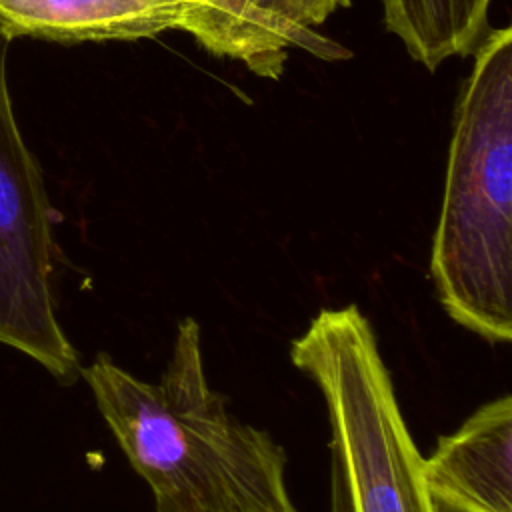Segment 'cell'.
I'll return each mask as SVG.
<instances>
[{
    "instance_id": "1",
    "label": "cell",
    "mask_w": 512,
    "mask_h": 512,
    "mask_svg": "<svg viewBox=\"0 0 512 512\" xmlns=\"http://www.w3.org/2000/svg\"><path fill=\"white\" fill-rule=\"evenodd\" d=\"M80 376L156 512H300L286 484L288 456L266 432L230 416L204 370L200 326L184 316L156 384L108 354Z\"/></svg>"
},
{
    "instance_id": "2",
    "label": "cell",
    "mask_w": 512,
    "mask_h": 512,
    "mask_svg": "<svg viewBox=\"0 0 512 512\" xmlns=\"http://www.w3.org/2000/svg\"><path fill=\"white\" fill-rule=\"evenodd\" d=\"M430 274L444 312L490 344L512 340V30L474 50L450 140Z\"/></svg>"
},
{
    "instance_id": "3",
    "label": "cell",
    "mask_w": 512,
    "mask_h": 512,
    "mask_svg": "<svg viewBox=\"0 0 512 512\" xmlns=\"http://www.w3.org/2000/svg\"><path fill=\"white\" fill-rule=\"evenodd\" d=\"M290 360L324 398L330 512H440L364 312L322 308L292 340Z\"/></svg>"
},
{
    "instance_id": "4",
    "label": "cell",
    "mask_w": 512,
    "mask_h": 512,
    "mask_svg": "<svg viewBox=\"0 0 512 512\" xmlns=\"http://www.w3.org/2000/svg\"><path fill=\"white\" fill-rule=\"evenodd\" d=\"M8 44L0 32V344L70 384L80 362L56 316L52 212L42 170L14 116Z\"/></svg>"
},
{
    "instance_id": "5",
    "label": "cell",
    "mask_w": 512,
    "mask_h": 512,
    "mask_svg": "<svg viewBox=\"0 0 512 512\" xmlns=\"http://www.w3.org/2000/svg\"><path fill=\"white\" fill-rule=\"evenodd\" d=\"M350 0H194L184 24L208 52L242 62L250 72L278 78L288 50L298 48L322 60L350 58V52L316 32Z\"/></svg>"
},
{
    "instance_id": "6",
    "label": "cell",
    "mask_w": 512,
    "mask_h": 512,
    "mask_svg": "<svg viewBox=\"0 0 512 512\" xmlns=\"http://www.w3.org/2000/svg\"><path fill=\"white\" fill-rule=\"evenodd\" d=\"M428 494L440 512H512V398L478 406L422 458Z\"/></svg>"
},
{
    "instance_id": "7",
    "label": "cell",
    "mask_w": 512,
    "mask_h": 512,
    "mask_svg": "<svg viewBox=\"0 0 512 512\" xmlns=\"http://www.w3.org/2000/svg\"><path fill=\"white\" fill-rule=\"evenodd\" d=\"M194 0H0V32L54 42L134 40L184 30Z\"/></svg>"
},
{
    "instance_id": "8",
    "label": "cell",
    "mask_w": 512,
    "mask_h": 512,
    "mask_svg": "<svg viewBox=\"0 0 512 512\" xmlns=\"http://www.w3.org/2000/svg\"><path fill=\"white\" fill-rule=\"evenodd\" d=\"M492 0H380L384 24L412 60L434 72L454 56H470L492 30Z\"/></svg>"
}]
</instances>
